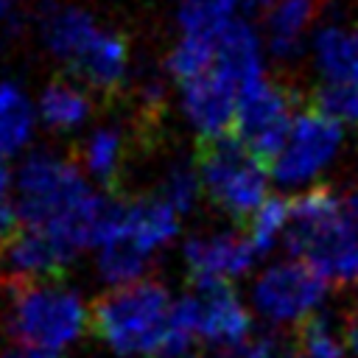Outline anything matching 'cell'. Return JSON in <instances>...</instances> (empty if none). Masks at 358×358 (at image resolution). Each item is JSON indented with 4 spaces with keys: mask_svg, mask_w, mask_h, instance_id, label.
Returning <instances> with one entry per match:
<instances>
[{
    "mask_svg": "<svg viewBox=\"0 0 358 358\" xmlns=\"http://www.w3.org/2000/svg\"><path fill=\"white\" fill-rule=\"evenodd\" d=\"M106 193H95L81 165L70 157L36 151L17 171V213L22 227L48 229L78 252L95 246Z\"/></svg>",
    "mask_w": 358,
    "mask_h": 358,
    "instance_id": "cell-1",
    "label": "cell"
},
{
    "mask_svg": "<svg viewBox=\"0 0 358 358\" xmlns=\"http://www.w3.org/2000/svg\"><path fill=\"white\" fill-rule=\"evenodd\" d=\"M282 243L327 282L358 285V187L316 185L291 199Z\"/></svg>",
    "mask_w": 358,
    "mask_h": 358,
    "instance_id": "cell-2",
    "label": "cell"
},
{
    "mask_svg": "<svg viewBox=\"0 0 358 358\" xmlns=\"http://www.w3.org/2000/svg\"><path fill=\"white\" fill-rule=\"evenodd\" d=\"M90 330L117 355L182 358L193 338L173 324V302L157 280L109 288L90 302Z\"/></svg>",
    "mask_w": 358,
    "mask_h": 358,
    "instance_id": "cell-3",
    "label": "cell"
},
{
    "mask_svg": "<svg viewBox=\"0 0 358 358\" xmlns=\"http://www.w3.org/2000/svg\"><path fill=\"white\" fill-rule=\"evenodd\" d=\"M6 330L20 347L59 352L90 330V308L81 296L50 280L6 277Z\"/></svg>",
    "mask_w": 358,
    "mask_h": 358,
    "instance_id": "cell-4",
    "label": "cell"
},
{
    "mask_svg": "<svg viewBox=\"0 0 358 358\" xmlns=\"http://www.w3.org/2000/svg\"><path fill=\"white\" fill-rule=\"evenodd\" d=\"M196 171L210 201L235 221L246 224L268 199V168L235 134L199 140Z\"/></svg>",
    "mask_w": 358,
    "mask_h": 358,
    "instance_id": "cell-5",
    "label": "cell"
},
{
    "mask_svg": "<svg viewBox=\"0 0 358 358\" xmlns=\"http://www.w3.org/2000/svg\"><path fill=\"white\" fill-rule=\"evenodd\" d=\"M173 324L190 338L215 344L224 355H235L249 344L252 319L229 282H190V294L173 302Z\"/></svg>",
    "mask_w": 358,
    "mask_h": 358,
    "instance_id": "cell-6",
    "label": "cell"
},
{
    "mask_svg": "<svg viewBox=\"0 0 358 358\" xmlns=\"http://www.w3.org/2000/svg\"><path fill=\"white\" fill-rule=\"evenodd\" d=\"M294 109H296L294 87L263 78L255 87L241 92L232 134L268 168L291 134V126L299 115Z\"/></svg>",
    "mask_w": 358,
    "mask_h": 358,
    "instance_id": "cell-7",
    "label": "cell"
},
{
    "mask_svg": "<svg viewBox=\"0 0 358 358\" xmlns=\"http://www.w3.org/2000/svg\"><path fill=\"white\" fill-rule=\"evenodd\" d=\"M344 143V126L324 117L313 106L299 109L282 151L268 165V176L282 187L310 185L336 157Z\"/></svg>",
    "mask_w": 358,
    "mask_h": 358,
    "instance_id": "cell-8",
    "label": "cell"
},
{
    "mask_svg": "<svg viewBox=\"0 0 358 358\" xmlns=\"http://www.w3.org/2000/svg\"><path fill=\"white\" fill-rule=\"evenodd\" d=\"M327 294V280L302 260H282L268 266L255 288L252 299L257 310L271 322H302L310 316Z\"/></svg>",
    "mask_w": 358,
    "mask_h": 358,
    "instance_id": "cell-9",
    "label": "cell"
},
{
    "mask_svg": "<svg viewBox=\"0 0 358 358\" xmlns=\"http://www.w3.org/2000/svg\"><path fill=\"white\" fill-rule=\"evenodd\" d=\"M257 252L243 232L196 235L185 243L190 282H229L252 268Z\"/></svg>",
    "mask_w": 358,
    "mask_h": 358,
    "instance_id": "cell-10",
    "label": "cell"
},
{
    "mask_svg": "<svg viewBox=\"0 0 358 358\" xmlns=\"http://www.w3.org/2000/svg\"><path fill=\"white\" fill-rule=\"evenodd\" d=\"M241 92L215 70L182 84V112L204 137H224L235 131Z\"/></svg>",
    "mask_w": 358,
    "mask_h": 358,
    "instance_id": "cell-11",
    "label": "cell"
},
{
    "mask_svg": "<svg viewBox=\"0 0 358 358\" xmlns=\"http://www.w3.org/2000/svg\"><path fill=\"white\" fill-rule=\"evenodd\" d=\"M78 249L48 229H31L22 227L20 235L6 249V260L11 268V277L25 280H50L59 282L64 268L76 260Z\"/></svg>",
    "mask_w": 358,
    "mask_h": 358,
    "instance_id": "cell-12",
    "label": "cell"
},
{
    "mask_svg": "<svg viewBox=\"0 0 358 358\" xmlns=\"http://www.w3.org/2000/svg\"><path fill=\"white\" fill-rule=\"evenodd\" d=\"M215 73H221L238 92L266 78L263 48L257 31L246 20H232L215 39Z\"/></svg>",
    "mask_w": 358,
    "mask_h": 358,
    "instance_id": "cell-13",
    "label": "cell"
},
{
    "mask_svg": "<svg viewBox=\"0 0 358 358\" xmlns=\"http://www.w3.org/2000/svg\"><path fill=\"white\" fill-rule=\"evenodd\" d=\"M67 70L81 84H87L92 90L117 92L129 76V42H126V36L117 31L101 28Z\"/></svg>",
    "mask_w": 358,
    "mask_h": 358,
    "instance_id": "cell-14",
    "label": "cell"
},
{
    "mask_svg": "<svg viewBox=\"0 0 358 358\" xmlns=\"http://www.w3.org/2000/svg\"><path fill=\"white\" fill-rule=\"evenodd\" d=\"M313 64L324 84L358 87V25H322L313 36Z\"/></svg>",
    "mask_w": 358,
    "mask_h": 358,
    "instance_id": "cell-15",
    "label": "cell"
},
{
    "mask_svg": "<svg viewBox=\"0 0 358 358\" xmlns=\"http://www.w3.org/2000/svg\"><path fill=\"white\" fill-rule=\"evenodd\" d=\"M98 31L101 25L95 22V17L78 6H53L42 17V39L48 50L67 67L81 56V50Z\"/></svg>",
    "mask_w": 358,
    "mask_h": 358,
    "instance_id": "cell-16",
    "label": "cell"
},
{
    "mask_svg": "<svg viewBox=\"0 0 358 358\" xmlns=\"http://www.w3.org/2000/svg\"><path fill=\"white\" fill-rule=\"evenodd\" d=\"M319 8H322V0H282L280 6H274L263 17L268 50L277 59L291 62L299 53L305 31L316 20Z\"/></svg>",
    "mask_w": 358,
    "mask_h": 358,
    "instance_id": "cell-17",
    "label": "cell"
},
{
    "mask_svg": "<svg viewBox=\"0 0 358 358\" xmlns=\"http://www.w3.org/2000/svg\"><path fill=\"white\" fill-rule=\"evenodd\" d=\"M76 162L81 165L84 173L98 179L106 187V193H117V185L123 176V162H126V134L117 126L92 129L84 137Z\"/></svg>",
    "mask_w": 358,
    "mask_h": 358,
    "instance_id": "cell-18",
    "label": "cell"
},
{
    "mask_svg": "<svg viewBox=\"0 0 358 358\" xmlns=\"http://www.w3.org/2000/svg\"><path fill=\"white\" fill-rule=\"evenodd\" d=\"M90 109H92L90 95L78 84L64 81V78L50 81L42 90L39 106H36L42 123L53 131H70V129L81 126L90 117Z\"/></svg>",
    "mask_w": 358,
    "mask_h": 358,
    "instance_id": "cell-19",
    "label": "cell"
},
{
    "mask_svg": "<svg viewBox=\"0 0 358 358\" xmlns=\"http://www.w3.org/2000/svg\"><path fill=\"white\" fill-rule=\"evenodd\" d=\"M34 120L36 115L28 95L17 84L3 81L0 84V159L14 157L31 143Z\"/></svg>",
    "mask_w": 358,
    "mask_h": 358,
    "instance_id": "cell-20",
    "label": "cell"
},
{
    "mask_svg": "<svg viewBox=\"0 0 358 358\" xmlns=\"http://www.w3.org/2000/svg\"><path fill=\"white\" fill-rule=\"evenodd\" d=\"M145 271H148V255L140 252L126 238H109L106 243L98 246V274L112 288L140 282L145 280Z\"/></svg>",
    "mask_w": 358,
    "mask_h": 358,
    "instance_id": "cell-21",
    "label": "cell"
},
{
    "mask_svg": "<svg viewBox=\"0 0 358 358\" xmlns=\"http://www.w3.org/2000/svg\"><path fill=\"white\" fill-rule=\"evenodd\" d=\"M294 350L302 358H344V333L327 313L313 310L294 324Z\"/></svg>",
    "mask_w": 358,
    "mask_h": 358,
    "instance_id": "cell-22",
    "label": "cell"
},
{
    "mask_svg": "<svg viewBox=\"0 0 358 358\" xmlns=\"http://www.w3.org/2000/svg\"><path fill=\"white\" fill-rule=\"evenodd\" d=\"M165 67L179 81V87L207 76L210 70H215V39L182 34V39L171 48Z\"/></svg>",
    "mask_w": 358,
    "mask_h": 358,
    "instance_id": "cell-23",
    "label": "cell"
},
{
    "mask_svg": "<svg viewBox=\"0 0 358 358\" xmlns=\"http://www.w3.org/2000/svg\"><path fill=\"white\" fill-rule=\"evenodd\" d=\"M238 6L241 0H182L179 3L182 34L218 39V34L235 20Z\"/></svg>",
    "mask_w": 358,
    "mask_h": 358,
    "instance_id": "cell-24",
    "label": "cell"
},
{
    "mask_svg": "<svg viewBox=\"0 0 358 358\" xmlns=\"http://www.w3.org/2000/svg\"><path fill=\"white\" fill-rule=\"evenodd\" d=\"M288 218H291V201L282 199V196H268L260 204V210L246 221L243 235L249 238V243L257 252V257L268 255L274 249V243L285 235Z\"/></svg>",
    "mask_w": 358,
    "mask_h": 358,
    "instance_id": "cell-25",
    "label": "cell"
},
{
    "mask_svg": "<svg viewBox=\"0 0 358 358\" xmlns=\"http://www.w3.org/2000/svg\"><path fill=\"white\" fill-rule=\"evenodd\" d=\"M324 117L336 120L338 126H358V87L347 84H319L310 92V103Z\"/></svg>",
    "mask_w": 358,
    "mask_h": 358,
    "instance_id": "cell-26",
    "label": "cell"
},
{
    "mask_svg": "<svg viewBox=\"0 0 358 358\" xmlns=\"http://www.w3.org/2000/svg\"><path fill=\"white\" fill-rule=\"evenodd\" d=\"M201 193H204L201 176H199L196 165H190V162H176V165L165 173V182H162V187H159V196H162L179 215L187 213V210L199 201Z\"/></svg>",
    "mask_w": 358,
    "mask_h": 358,
    "instance_id": "cell-27",
    "label": "cell"
},
{
    "mask_svg": "<svg viewBox=\"0 0 358 358\" xmlns=\"http://www.w3.org/2000/svg\"><path fill=\"white\" fill-rule=\"evenodd\" d=\"M341 333H344V344H347V350L358 358V308L350 310V313L344 316V322H341Z\"/></svg>",
    "mask_w": 358,
    "mask_h": 358,
    "instance_id": "cell-28",
    "label": "cell"
},
{
    "mask_svg": "<svg viewBox=\"0 0 358 358\" xmlns=\"http://www.w3.org/2000/svg\"><path fill=\"white\" fill-rule=\"evenodd\" d=\"M0 358H62L59 352H48V350H34V347H17L8 352H0Z\"/></svg>",
    "mask_w": 358,
    "mask_h": 358,
    "instance_id": "cell-29",
    "label": "cell"
},
{
    "mask_svg": "<svg viewBox=\"0 0 358 358\" xmlns=\"http://www.w3.org/2000/svg\"><path fill=\"white\" fill-rule=\"evenodd\" d=\"M0 25H6V28H17L14 0H0Z\"/></svg>",
    "mask_w": 358,
    "mask_h": 358,
    "instance_id": "cell-30",
    "label": "cell"
},
{
    "mask_svg": "<svg viewBox=\"0 0 358 358\" xmlns=\"http://www.w3.org/2000/svg\"><path fill=\"white\" fill-rule=\"evenodd\" d=\"M282 0H249V8L255 11V14H260V17H266L274 6H280Z\"/></svg>",
    "mask_w": 358,
    "mask_h": 358,
    "instance_id": "cell-31",
    "label": "cell"
},
{
    "mask_svg": "<svg viewBox=\"0 0 358 358\" xmlns=\"http://www.w3.org/2000/svg\"><path fill=\"white\" fill-rule=\"evenodd\" d=\"M280 358H302V355H299V352H296V350H291V352H282V355H280Z\"/></svg>",
    "mask_w": 358,
    "mask_h": 358,
    "instance_id": "cell-32",
    "label": "cell"
}]
</instances>
